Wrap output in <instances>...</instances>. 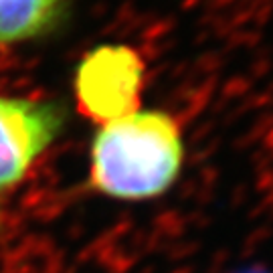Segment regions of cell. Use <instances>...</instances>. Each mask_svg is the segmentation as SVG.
Masks as SVG:
<instances>
[{
	"label": "cell",
	"instance_id": "obj_1",
	"mask_svg": "<svg viewBox=\"0 0 273 273\" xmlns=\"http://www.w3.org/2000/svg\"><path fill=\"white\" fill-rule=\"evenodd\" d=\"M182 160L176 119L160 109H136L102 123L93 136L89 182L116 201H150L176 182Z\"/></svg>",
	"mask_w": 273,
	"mask_h": 273
},
{
	"label": "cell",
	"instance_id": "obj_2",
	"mask_svg": "<svg viewBox=\"0 0 273 273\" xmlns=\"http://www.w3.org/2000/svg\"><path fill=\"white\" fill-rule=\"evenodd\" d=\"M65 121V105L55 99L0 95V192L24 180Z\"/></svg>",
	"mask_w": 273,
	"mask_h": 273
},
{
	"label": "cell",
	"instance_id": "obj_3",
	"mask_svg": "<svg viewBox=\"0 0 273 273\" xmlns=\"http://www.w3.org/2000/svg\"><path fill=\"white\" fill-rule=\"evenodd\" d=\"M140 87L142 63L128 47L95 49L75 77L79 107L102 123L138 109Z\"/></svg>",
	"mask_w": 273,
	"mask_h": 273
},
{
	"label": "cell",
	"instance_id": "obj_4",
	"mask_svg": "<svg viewBox=\"0 0 273 273\" xmlns=\"http://www.w3.org/2000/svg\"><path fill=\"white\" fill-rule=\"evenodd\" d=\"M65 0H0V47L36 39L59 22Z\"/></svg>",
	"mask_w": 273,
	"mask_h": 273
},
{
	"label": "cell",
	"instance_id": "obj_5",
	"mask_svg": "<svg viewBox=\"0 0 273 273\" xmlns=\"http://www.w3.org/2000/svg\"><path fill=\"white\" fill-rule=\"evenodd\" d=\"M243 273H263V271H243Z\"/></svg>",
	"mask_w": 273,
	"mask_h": 273
}]
</instances>
